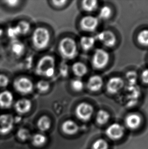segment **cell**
I'll return each mask as SVG.
<instances>
[{
	"instance_id": "obj_32",
	"label": "cell",
	"mask_w": 148,
	"mask_h": 149,
	"mask_svg": "<svg viewBox=\"0 0 148 149\" xmlns=\"http://www.w3.org/2000/svg\"><path fill=\"white\" fill-rule=\"evenodd\" d=\"M126 78L130 85H134L137 81V74L134 71H129L126 74Z\"/></svg>"
},
{
	"instance_id": "obj_27",
	"label": "cell",
	"mask_w": 148,
	"mask_h": 149,
	"mask_svg": "<svg viewBox=\"0 0 148 149\" xmlns=\"http://www.w3.org/2000/svg\"><path fill=\"white\" fill-rule=\"evenodd\" d=\"M137 40L140 45L148 46V29H144L138 33Z\"/></svg>"
},
{
	"instance_id": "obj_16",
	"label": "cell",
	"mask_w": 148,
	"mask_h": 149,
	"mask_svg": "<svg viewBox=\"0 0 148 149\" xmlns=\"http://www.w3.org/2000/svg\"><path fill=\"white\" fill-rule=\"evenodd\" d=\"M9 50L13 56L20 57L24 54L26 47L24 43L18 39L12 40L9 45Z\"/></svg>"
},
{
	"instance_id": "obj_13",
	"label": "cell",
	"mask_w": 148,
	"mask_h": 149,
	"mask_svg": "<svg viewBox=\"0 0 148 149\" xmlns=\"http://www.w3.org/2000/svg\"><path fill=\"white\" fill-rule=\"evenodd\" d=\"M126 127L131 130H135L140 127L142 123V118L137 113H130L125 119Z\"/></svg>"
},
{
	"instance_id": "obj_5",
	"label": "cell",
	"mask_w": 148,
	"mask_h": 149,
	"mask_svg": "<svg viewBox=\"0 0 148 149\" xmlns=\"http://www.w3.org/2000/svg\"><path fill=\"white\" fill-rule=\"evenodd\" d=\"M13 87L18 93L22 95H28L32 92L34 85L29 78L22 77L14 81Z\"/></svg>"
},
{
	"instance_id": "obj_31",
	"label": "cell",
	"mask_w": 148,
	"mask_h": 149,
	"mask_svg": "<svg viewBox=\"0 0 148 149\" xmlns=\"http://www.w3.org/2000/svg\"><path fill=\"white\" fill-rule=\"evenodd\" d=\"M17 136L19 139L24 141L29 139L30 137V133L28 130L26 128H20L17 132Z\"/></svg>"
},
{
	"instance_id": "obj_35",
	"label": "cell",
	"mask_w": 148,
	"mask_h": 149,
	"mask_svg": "<svg viewBox=\"0 0 148 149\" xmlns=\"http://www.w3.org/2000/svg\"><path fill=\"white\" fill-rule=\"evenodd\" d=\"M51 2L52 3V5L54 6V7L61 8L64 7L68 1L66 0H61V1L54 0V1H52Z\"/></svg>"
},
{
	"instance_id": "obj_28",
	"label": "cell",
	"mask_w": 148,
	"mask_h": 149,
	"mask_svg": "<svg viewBox=\"0 0 148 149\" xmlns=\"http://www.w3.org/2000/svg\"><path fill=\"white\" fill-rule=\"evenodd\" d=\"M36 88L40 93H46L50 89V83L45 80H40L37 83Z\"/></svg>"
},
{
	"instance_id": "obj_9",
	"label": "cell",
	"mask_w": 148,
	"mask_h": 149,
	"mask_svg": "<svg viewBox=\"0 0 148 149\" xmlns=\"http://www.w3.org/2000/svg\"><path fill=\"white\" fill-rule=\"evenodd\" d=\"M125 133L124 127L118 123H113L107 128V136L113 140H117L123 137Z\"/></svg>"
},
{
	"instance_id": "obj_2",
	"label": "cell",
	"mask_w": 148,
	"mask_h": 149,
	"mask_svg": "<svg viewBox=\"0 0 148 149\" xmlns=\"http://www.w3.org/2000/svg\"><path fill=\"white\" fill-rule=\"evenodd\" d=\"M51 36L47 29L42 26L35 29L32 35V42L37 50H44L50 43Z\"/></svg>"
},
{
	"instance_id": "obj_26",
	"label": "cell",
	"mask_w": 148,
	"mask_h": 149,
	"mask_svg": "<svg viewBox=\"0 0 148 149\" xmlns=\"http://www.w3.org/2000/svg\"><path fill=\"white\" fill-rule=\"evenodd\" d=\"M71 87L73 91L76 92H80L84 89V83L80 78H76L71 81Z\"/></svg>"
},
{
	"instance_id": "obj_8",
	"label": "cell",
	"mask_w": 148,
	"mask_h": 149,
	"mask_svg": "<svg viewBox=\"0 0 148 149\" xmlns=\"http://www.w3.org/2000/svg\"><path fill=\"white\" fill-rule=\"evenodd\" d=\"M98 24V18L91 15H87L82 17L80 22V27L82 30L88 32H92L96 30Z\"/></svg>"
},
{
	"instance_id": "obj_33",
	"label": "cell",
	"mask_w": 148,
	"mask_h": 149,
	"mask_svg": "<svg viewBox=\"0 0 148 149\" xmlns=\"http://www.w3.org/2000/svg\"><path fill=\"white\" fill-rule=\"evenodd\" d=\"M10 83V79L7 75L4 74H0V88H5L8 87Z\"/></svg>"
},
{
	"instance_id": "obj_20",
	"label": "cell",
	"mask_w": 148,
	"mask_h": 149,
	"mask_svg": "<svg viewBox=\"0 0 148 149\" xmlns=\"http://www.w3.org/2000/svg\"><path fill=\"white\" fill-rule=\"evenodd\" d=\"M98 5V1L96 0H84L82 2L81 6L85 11L91 12L96 10Z\"/></svg>"
},
{
	"instance_id": "obj_30",
	"label": "cell",
	"mask_w": 148,
	"mask_h": 149,
	"mask_svg": "<svg viewBox=\"0 0 148 149\" xmlns=\"http://www.w3.org/2000/svg\"><path fill=\"white\" fill-rule=\"evenodd\" d=\"M7 34L8 37L11 39V40L17 39L18 37L20 36V35L19 34V32L15 26L9 27L7 31Z\"/></svg>"
},
{
	"instance_id": "obj_12",
	"label": "cell",
	"mask_w": 148,
	"mask_h": 149,
	"mask_svg": "<svg viewBox=\"0 0 148 149\" xmlns=\"http://www.w3.org/2000/svg\"><path fill=\"white\" fill-rule=\"evenodd\" d=\"M32 103L31 101L27 98L18 99L14 104L15 110L20 115L28 113L32 109Z\"/></svg>"
},
{
	"instance_id": "obj_18",
	"label": "cell",
	"mask_w": 148,
	"mask_h": 149,
	"mask_svg": "<svg viewBox=\"0 0 148 149\" xmlns=\"http://www.w3.org/2000/svg\"><path fill=\"white\" fill-rule=\"evenodd\" d=\"M62 128L64 132L68 135H73L76 134L79 130V126L77 123L70 120L64 122Z\"/></svg>"
},
{
	"instance_id": "obj_36",
	"label": "cell",
	"mask_w": 148,
	"mask_h": 149,
	"mask_svg": "<svg viewBox=\"0 0 148 149\" xmlns=\"http://www.w3.org/2000/svg\"><path fill=\"white\" fill-rule=\"evenodd\" d=\"M59 72L62 76L64 77H66L68 74V68L67 66V65H62L60 69H59Z\"/></svg>"
},
{
	"instance_id": "obj_4",
	"label": "cell",
	"mask_w": 148,
	"mask_h": 149,
	"mask_svg": "<svg viewBox=\"0 0 148 149\" xmlns=\"http://www.w3.org/2000/svg\"><path fill=\"white\" fill-rule=\"evenodd\" d=\"M110 56L106 50L102 49H96L92 56V66L96 69L104 68L108 64Z\"/></svg>"
},
{
	"instance_id": "obj_3",
	"label": "cell",
	"mask_w": 148,
	"mask_h": 149,
	"mask_svg": "<svg viewBox=\"0 0 148 149\" xmlns=\"http://www.w3.org/2000/svg\"><path fill=\"white\" fill-rule=\"evenodd\" d=\"M58 50L63 58L73 60L78 54V47L73 39L66 37L62 38L58 45Z\"/></svg>"
},
{
	"instance_id": "obj_23",
	"label": "cell",
	"mask_w": 148,
	"mask_h": 149,
	"mask_svg": "<svg viewBox=\"0 0 148 149\" xmlns=\"http://www.w3.org/2000/svg\"><path fill=\"white\" fill-rule=\"evenodd\" d=\"M109 119L110 114L106 111L100 109L97 113L96 121L99 124L104 125L108 122Z\"/></svg>"
},
{
	"instance_id": "obj_24",
	"label": "cell",
	"mask_w": 148,
	"mask_h": 149,
	"mask_svg": "<svg viewBox=\"0 0 148 149\" xmlns=\"http://www.w3.org/2000/svg\"><path fill=\"white\" fill-rule=\"evenodd\" d=\"M47 137L42 133H37L32 137V141L33 145L36 147H41L46 143Z\"/></svg>"
},
{
	"instance_id": "obj_25",
	"label": "cell",
	"mask_w": 148,
	"mask_h": 149,
	"mask_svg": "<svg viewBox=\"0 0 148 149\" xmlns=\"http://www.w3.org/2000/svg\"><path fill=\"white\" fill-rule=\"evenodd\" d=\"M111 8L108 6H104L101 7L98 13V18L102 20H107L112 15Z\"/></svg>"
},
{
	"instance_id": "obj_15",
	"label": "cell",
	"mask_w": 148,
	"mask_h": 149,
	"mask_svg": "<svg viewBox=\"0 0 148 149\" xmlns=\"http://www.w3.org/2000/svg\"><path fill=\"white\" fill-rule=\"evenodd\" d=\"M14 102V96L10 91L5 90L0 92V107L7 109L12 106Z\"/></svg>"
},
{
	"instance_id": "obj_21",
	"label": "cell",
	"mask_w": 148,
	"mask_h": 149,
	"mask_svg": "<svg viewBox=\"0 0 148 149\" xmlns=\"http://www.w3.org/2000/svg\"><path fill=\"white\" fill-rule=\"evenodd\" d=\"M37 126L40 131H47L51 127V121L47 116H43L38 120Z\"/></svg>"
},
{
	"instance_id": "obj_29",
	"label": "cell",
	"mask_w": 148,
	"mask_h": 149,
	"mask_svg": "<svg viewBox=\"0 0 148 149\" xmlns=\"http://www.w3.org/2000/svg\"><path fill=\"white\" fill-rule=\"evenodd\" d=\"M109 145L104 139H97L92 145V149H108Z\"/></svg>"
},
{
	"instance_id": "obj_7",
	"label": "cell",
	"mask_w": 148,
	"mask_h": 149,
	"mask_svg": "<svg viewBox=\"0 0 148 149\" xmlns=\"http://www.w3.org/2000/svg\"><path fill=\"white\" fill-rule=\"evenodd\" d=\"M95 38L96 41L108 47H114L117 42L115 35L111 31H102L96 35Z\"/></svg>"
},
{
	"instance_id": "obj_14",
	"label": "cell",
	"mask_w": 148,
	"mask_h": 149,
	"mask_svg": "<svg viewBox=\"0 0 148 149\" xmlns=\"http://www.w3.org/2000/svg\"><path fill=\"white\" fill-rule=\"evenodd\" d=\"M103 86V80L102 77L94 75L90 77L87 83V87L90 91L96 92L100 91Z\"/></svg>"
},
{
	"instance_id": "obj_6",
	"label": "cell",
	"mask_w": 148,
	"mask_h": 149,
	"mask_svg": "<svg viewBox=\"0 0 148 149\" xmlns=\"http://www.w3.org/2000/svg\"><path fill=\"white\" fill-rule=\"evenodd\" d=\"M94 109L92 105L86 102L80 103L77 105L75 111L78 119L84 122L89 121L91 118Z\"/></svg>"
},
{
	"instance_id": "obj_1",
	"label": "cell",
	"mask_w": 148,
	"mask_h": 149,
	"mask_svg": "<svg viewBox=\"0 0 148 149\" xmlns=\"http://www.w3.org/2000/svg\"><path fill=\"white\" fill-rule=\"evenodd\" d=\"M36 73L40 77L50 78L54 76L56 72V62L53 56L46 55L42 56L36 67Z\"/></svg>"
},
{
	"instance_id": "obj_17",
	"label": "cell",
	"mask_w": 148,
	"mask_h": 149,
	"mask_svg": "<svg viewBox=\"0 0 148 149\" xmlns=\"http://www.w3.org/2000/svg\"><path fill=\"white\" fill-rule=\"evenodd\" d=\"M72 70L77 78H80L85 76L88 72V68L86 65L81 62L74 63L72 67Z\"/></svg>"
},
{
	"instance_id": "obj_11",
	"label": "cell",
	"mask_w": 148,
	"mask_h": 149,
	"mask_svg": "<svg viewBox=\"0 0 148 149\" xmlns=\"http://www.w3.org/2000/svg\"><path fill=\"white\" fill-rule=\"evenodd\" d=\"M124 86V81L120 77H113L107 84V90L111 94H115L120 92Z\"/></svg>"
},
{
	"instance_id": "obj_22",
	"label": "cell",
	"mask_w": 148,
	"mask_h": 149,
	"mask_svg": "<svg viewBox=\"0 0 148 149\" xmlns=\"http://www.w3.org/2000/svg\"><path fill=\"white\" fill-rule=\"evenodd\" d=\"M15 26L20 36L27 34L30 32L31 28L30 24L24 20H21Z\"/></svg>"
},
{
	"instance_id": "obj_34",
	"label": "cell",
	"mask_w": 148,
	"mask_h": 149,
	"mask_svg": "<svg viewBox=\"0 0 148 149\" xmlns=\"http://www.w3.org/2000/svg\"><path fill=\"white\" fill-rule=\"evenodd\" d=\"M21 1L17 0H7L3 1L4 4L10 8H15L19 5Z\"/></svg>"
},
{
	"instance_id": "obj_10",
	"label": "cell",
	"mask_w": 148,
	"mask_h": 149,
	"mask_svg": "<svg viewBox=\"0 0 148 149\" xmlns=\"http://www.w3.org/2000/svg\"><path fill=\"white\" fill-rule=\"evenodd\" d=\"M14 119L11 115L5 114L0 116V134H6L12 130Z\"/></svg>"
},
{
	"instance_id": "obj_19",
	"label": "cell",
	"mask_w": 148,
	"mask_h": 149,
	"mask_svg": "<svg viewBox=\"0 0 148 149\" xmlns=\"http://www.w3.org/2000/svg\"><path fill=\"white\" fill-rule=\"evenodd\" d=\"M96 41L95 37L84 36L80 39V46L85 51H89L94 47Z\"/></svg>"
},
{
	"instance_id": "obj_37",
	"label": "cell",
	"mask_w": 148,
	"mask_h": 149,
	"mask_svg": "<svg viewBox=\"0 0 148 149\" xmlns=\"http://www.w3.org/2000/svg\"><path fill=\"white\" fill-rule=\"evenodd\" d=\"M141 79L145 84H148V69H145L142 71L141 74Z\"/></svg>"
},
{
	"instance_id": "obj_38",
	"label": "cell",
	"mask_w": 148,
	"mask_h": 149,
	"mask_svg": "<svg viewBox=\"0 0 148 149\" xmlns=\"http://www.w3.org/2000/svg\"><path fill=\"white\" fill-rule=\"evenodd\" d=\"M3 34H4V32H3V29H2L0 28V38L2 37Z\"/></svg>"
}]
</instances>
